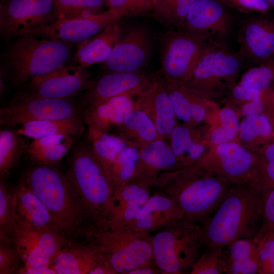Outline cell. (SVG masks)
<instances>
[{"instance_id":"obj_31","label":"cell","mask_w":274,"mask_h":274,"mask_svg":"<svg viewBox=\"0 0 274 274\" xmlns=\"http://www.w3.org/2000/svg\"><path fill=\"white\" fill-rule=\"evenodd\" d=\"M85 127L82 116L68 119L36 121L22 124L16 132L34 139L56 134L79 135L82 134Z\"/></svg>"},{"instance_id":"obj_38","label":"cell","mask_w":274,"mask_h":274,"mask_svg":"<svg viewBox=\"0 0 274 274\" xmlns=\"http://www.w3.org/2000/svg\"><path fill=\"white\" fill-rule=\"evenodd\" d=\"M274 82V58L248 70L242 77L239 84L261 90L270 89Z\"/></svg>"},{"instance_id":"obj_35","label":"cell","mask_w":274,"mask_h":274,"mask_svg":"<svg viewBox=\"0 0 274 274\" xmlns=\"http://www.w3.org/2000/svg\"><path fill=\"white\" fill-rule=\"evenodd\" d=\"M249 183L260 192L263 202L274 189V143L265 151L264 160H256Z\"/></svg>"},{"instance_id":"obj_20","label":"cell","mask_w":274,"mask_h":274,"mask_svg":"<svg viewBox=\"0 0 274 274\" xmlns=\"http://www.w3.org/2000/svg\"><path fill=\"white\" fill-rule=\"evenodd\" d=\"M182 26L210 37L224 38L230 32L231 19L220 0H195Z\"/></svg>"},{"instance_id":"obj_51","label":"cell","mask_w":274,"mask_h":274,"mask_svg":"<svg viewBox=\"0 0 274 274\" xmlns=\"http://www.w3.org/2000/svg\"><path fill=\"white\" fill-rule=\"evenodd\" d=\"M180 0H161L153 7V15L156 20L166 13Z\"/></svg>"},{"instance_id":"obj_41","label":"cell","mask_w":274,"mask_h":274,"mask_svg":"<svg viewBox=\"0 0 274 274\" xmlns=\"http://www.w3.org/2000/svg\"><path fill=\"white\" fill-rule=\"evenodd\" d=\"M256 248L258 273L274 274V232L253 238Z\"/></svg>"},{"instance_id":"obj_29","label":"cell","mask_w":274,"mask_h":274,"mask_svg":"<svg viewBox=\"0 0 274 274\" xmlns=\"http://www.w3.org/2000/svg\"><path fill=\"white\" fill-rule=\"evenodd\" d=\"M226 248L225 273H258L256 248L253 238H240Z\"/></svg>"},{"instance_id":"obj_32","label":"cell","mask_w":274,"mask_h":274,"mask_svg":"<svg viewBox=\"0 0 274 274\" xmlns=\"http://www.w3.org/2000/svg\"><path fill=\"white\" fill-rule=\"evenodd\" d=\"M167 141L178 162L182 166L193 164L203 156L204 146L195 138L188 125H177Z\"/></svg>"},{"instance_id":"obj_7","label":"cell","mask_w":274,"mask_h":274,"mask_svg":"<svg viewBox=\"0 0 274 274\" xmlns=\"http://www.w3.org/2000/svg\"><path fill=\"white\" fill-rule=\"evenodd\" d=\"M84 231L118 274H127L153 258L150 235L128 226L89 224Z\"/></svg>"},{"instance_id":"obj_40","label":"cell","mask_w":274,"mask_h":274,"mask_svg":"<svg viewBox=\"0 0 274 274\" xmlns=\"http://www.w3.org/2000/svg\"><path fill=\"white\" fill-rule=\"evenodd\" d=\"M239 136L245 142H250L257 137L267 138L271 133V126L263 115L246 116L239 124Z\"/></svg>"},{"instance_id":"obj_34","label":"cell","mask_w":274,"mask_h":274,"mask_svg":"<svg viewBox=\"0 0 274 274\" xmlns=\"http://www.w3.org/2000/svg\"><path fill=\"white\" fill-rule=\"evenodd\" d=\"M87 138L107 173L113 160L127 145L117 135L108 132L88 130Z\"/></svg>"},{"instance_id":"obj_25","label":"cell","mask_w":274,"mask_h":274,"mask_svg":"<svg viewBox=\"0 0 274 274\" xmlns=\"http://www.w3.org/2000/svg\"><path fill=\"white\" fill-rule=\"evenodd\" d=\"M14 199L16 221L60 233L48 210L24 179L19 182L14 191Z\"/></svg>"},{"instance_id":"obj_16","label":"cell","mask_w":274,"mask_h":274,"mask_svg":"<svg viewBox=\"0 0 274 274\" xmlns=\"http://www.w3.org/2000/svg\"><path fill=\"white\" fill-rule=\"evenodd\" d=\"M155 79L142 72L108 73L91 82L85 102L88 107L120 95L137 96L150 87Z\"/></svg>"},{"instance_id":"obj_52","label":"cell","mask_w":274,"mask_h":274,"mask_svg":"<svg viewBox=\"0 0 274 274\" xmlns=\"http://www.w3.org/2000/svg\"><path fill=\"white\" fill-rule=\"evenodd\" d=\"M262 98L247 102L244 105L241 109L242 114L245 116H249L260 114L263 110Z\"/></svg>"},{"instance_id":"obj_46","label":"cell","mask_w":274,"mask_h":274,"mask_svg":"<svg viewBox=\"0 0 274 274\" xmlns=\"http://www.w3.org/2000/svg\"><path fill=\"white\" fill-rule=\"evenodd\" d=\"M261 225L257 235L274 232V189L267 195L263 202Z\"/></svg>"},{"instance_id":"obj_2","label":"cell","mask_w":274,"mask_h":274,"mask_svg":"<svg viewBox=\"0 0 274 274\" xmlns=\"http://www.w3.org/2000/svg\"><path fill=\"white\" fill-rule=\"evenodd\" d=\"M263 200L250 183L234 185L214 213L200 224L203 246L224 248L240 238H252L259 230Z\"/></svg>"},{"instance_id":"obj_55","label":"cell","mask_w":274,"mask_h":274,"mask_svg":"<svg viewBox=\"0 0 274 274\" xmlns=\"http://www.w3.org/2000/svg\"><path fill=\"white\" fill-rule=\"evenodd\" d=\"M271 7H274V0H266Z\"/></svg>"},{"instance_id":"obj_15","label":"cell","mask_w":274,"mask_h":274,"mask_svg":"<svg viewBox=\"0 0 274 274\" xmlns=\"http://www.w3.org/2000/svg\"><path fill=\"white\" fill-rule=\"evenodd\" d=\"M152 49V40L144 28H131L119 41L109 59L104 62L108 73L141 72L148 61Z\"/></svg>"},{"instance_id":"obj_6","label":"cell","mask_w":274,"mask_h":274,"mask_svg":"<svg viewBox=\"0 0 274 274\" xmlns=\"http://www.w3.org/2000/svg\"><path fill=\"white\" fill-rule=\"evenodd\" d=\"M153 258L164 274L190 270L203 246L200 224L185 217L150 235Z\"/></svg>"},{"instance_id":"obj_48","label":"cell","mask_w":274,"mask_h":274,"mask_svg":"<svg viewBox=\"0 0 274 274\" xmlns=\"http://www.w3.org/2000/svg\"><path fill=\"white\" fill-rule=\"evenodd\" d=\"M230 6L244 13L257 11L263 13L271 7L266 0H233Z\"/></svg>"},{"instance_id":"obj_36","label":"cell","mask_w":274,"mask_h":274,"mask_svg":"<svg viewBox=\"0 0 274 274\" xmlns=\"http://www.w3.org/2000/svg\"><path fill=\"white\" fill-rule=\"evenodd\" d=\"M58 20L99 13L105 0H53Z\"/></svg>"},{"instance_id":"obj_17","label":"cell","mask_w":274,"mask_h":274,"mask_svg":"<svg viewBox=\"0 0 274 274\" xmlns=\"http://www.w3.org/2000/svg\"><path fill=\"white\" fill-rule=\"evenodd\" d=\"M238 51L243 59L263 62L274 54V18H251L242 25L238 32Z\"/></svg>"},{"instance_id":"obj_24","label":"cell","mask_w":274,"mask_h":274,"mask_svg":"<svg viewBox=\"0 0 274 274\" xmlns=\"http://www.w3.org/2000/svg\"><path fill=\"white\" fill-rule=\"evenodd\" d=\"M135 108L132 96L122 95L87 107L83 117L88 130L108 132L120 125Z\"/></svg>"},{"instance_id":"obj_1","label":"cell","mask_w":274,"mask_h":274,"mask_svg":"<svg viewBox=\"0 0 274 274\" xmlns=\"http://www.w3.org/2000/svg\"><path fill=\"white\" fill-rule=\"evenodd\" d=\"M230 185L195 162L164 173L154 189L171 198L184 217L201 224L219 207Z\"/></svg>"},{"instance_id":"obj_53","label":"cell","mask_w":274,"mask_h":274,"mask_svg":"<svg viewBox=\"0 0 274 274\" xmlns=\"http://www.w3.org/2000/svg\"><path fill=\"white\" fill-rule=\"evenodd\" d=\"M23 274H57L52 264L40 266H24L18 271Z\"/></svg>"},{"instance_id":"obj_3","label":"cell","mask_w":274,"mask_h":274,"mask_svg":"<svg viewBox=\"0 0 274 274\" xmlns=\"http://www.w3.org/2000/svg\"><path fill=\"white\" fill-rule=\"evenodd\" d=\"M67 178L86 220L96 225L106 224L114 189L92 147L74 152Z\"/></svg>"},{"instance_id":"obj_21","label":"cell","mask_w":274,"mask_h":274,"mask_svg":"<svg viewBox=\"0 0 274 274\" xmlns=\"http://www.w3.org/2000/svg\"><path fill=\"white\" fill-rule=\"evenodd\" d=\"M136 107L148 115L160 139L167 140L177 124V117L169 96L157 78L147 90L137 95Z\"/></svg>"},{"instance_id":"obj_4","label":"cell","mask_w":274,"mask_h":274,"mask_svg":"<svg viewBox=\"0 0 274 274\" xmlns=\"http://www.w3.org/2000/svg\"><path fill=\"white\" fill-rule=\"evenodd\" d=\"M73 43L30 34L23 35L15 38L4 54V67L17 83L29 82L66 65Z\"/></svg>"},{"instance_id":"obj_49","label":"cell","mask_w":274,"mask_h":274,"mask_svg":"<svg viewBox=\"0 0 274 274\" xmlns=\"http://www.w3.org/2000/svg\"><path fill=\"white\" fill-rule=\"evenodd\" d=\"M14 250L3 244L0 246V273H12L15 264Z\"/></svg>"},{"instance_id":"obj_28","label":"cell","mask_w":274,"mask_h":274,"mask_svg":"<svg viewBox=\"0 0 274 274\" xmlns=\"http://www.w3.org/2000/svg\"><path fill=\"white\" fill-rule=\"evenodd\" d=\"M115 129V134L139 150L159 139L153 122L145 112L136 107Z\"/></svg>"},{"instance_id":"obj_42","label":"cell","mask_w":274,"mask_h":274,"mask_svg":"<svg viewBox=\"0 0 274 274\" xmlns=\"http://www.w3.org/2000/svg\"><path fill=\"white\" fill-rule=\"evenodd\" d=\"M221 125L211 133L210 139L215 145L229 142L234 139L239 128L235 112L231 109H222L219 115Z\"/></svg>"},{"instance_id":"obj_27","label":"cell","mask_w":274,"mask_h":274,"mask_svg":"<svg viewBox=\"0 0 274 274\" xmlns=\"http://www.w3.org/2000/svg\"><path fill=\"white\" fill-rule=\"evenodd\" d=\"M104 259L97 248L89 242L63 248L52 264L57 274H89Z\"/></svg>"},{"instance_id":"obj_22","label":"cell","mask_w":274,"mask_h":274,"mask_svg":"<svg viewBox=\"0 0 274 274\" xmlns=\"http://www.w3.org/2000/svg\"><path fill=\"white\" fill-rule=\"evenodd\" d=\"M176 203L156 191L145 202L134 220L127 226L136 232L151 235L183 218Z\"/></svg>"},{"instance_id":"obj_13","label":"cell","mask_w":274,"mask_h":274,"mask_svg":"<svg viewBox=\"0 0 274 274\" xmlns=\"http://www.w3.org/2000/svg\"><path fill=\"white\" fill-rule=\"evenodd\" d=\"M124 17L126 16L121 12L109 9L89 16L59 19L52 24L30 30L24 35L80 43L117 23Z\"/></svg>"},{"instance_id":"obj_9","label":"cell","mask_w":274,"mask_h":274,"mask_svg":"<svg viewBox=\"0 0 274 274\" xmlns=\"http://www.w3.org/2000/svg\"><path fill=\"white\" fill-rule=\"evenodd\" d=\"M243 58L223 44L210 39L185 85L202 95L213 93L237 75Z\"/></svg>"},{"instance_id":"obj_30","label":"cell","mask_w":274,"mask_h":274,"mask_svg":"<svg viewBox=\"0 0 274 274\" xmlns=\"http://www.w3.org/2000/svg\"><path fill=\"white\" fill-rule=\"evenodd\" d=\"M73 143L70 135L56 134L34 139L27 149L30 159L39 165H48L60 160Z\"/></svg>"},{"instance_id":"obj_14","label":"cell","mask_w":274,"mask_h":274,"mask_svg":"<svg viewBox=\"0 0 274 274\" xmlns=\"http://www.w3.org/2000/svg\"><path fill=\"white\" fill-rule=\"evenodd\" d=\"M215 154L203 156L196 162L234 185L249 183L256 159L249 151L229 142L218 145Z\"/></svg>"},{"instance_id":"obj_54","label":"cell","mask_w":274,"mask_h":274,"mask_svg":"<svg viewBox=\"0 0 274 274\" xmlns=\"http://www.w3.org/2000/svg\"><path fill=\"white\" fill-rule=\"evenodd\" d=\"M89 274H118L107 259H104L94 267Z\"/></svg>"},{"instance_id":"obj_56","label":"cell","mask_w":274,"mask_h":274,"mask_svg":"<svg viewBox=\"0 0 274 274\" xmlns=\"http://www.w3.org/2000/svg\"><path fill=\"white\" fill-rule=\"evenodd\" d=\"M272 57H273L274 58V54L273 55V56Z\"/></svg>"},{"instance_id":"obj_43","label":"cell","mask_w":274,"mask_h":274,"mask_svg":"<svg viewBox=\"0 0 274 274\" xmlns=\"http://www.w3.org/2000/svg\"><path fill=\"white\" fill-rule=\"evenodd\" d=\"M15 223L13 193L10 192L1 181L0 185L1 233L6 238H10Z\"/></svg>"},{"instance_id":"obj_5","label":"cell","mask_w":274,"mask_h":274,"mask_svg":"<svg viewBox=\"0 0 274 274\" xmlns=\"http://www.w3.org/2000/svg\"><path fill=\"white\" fill-rule=\"evenodd\" d=\"M50 212L58 231L71 232L86 220L67 176L40 165L29 170L24 179Z\"/></svg>"},{"instance_id":"obj_45","label":"cell","mask_w":274,"mask_h":274,"mask_svg":"<svg viewBox=\"0 0 274 274\" xmlns=\"http://www.w3.org/2000/svg\"><path fill=\"white\" fill-rule=\"evenodd\" d=\"M195 1L180 0L156 21L164 26L180 27L185 21L190 6Z\"/></svg>"},{"instance_id":"obj_26","label":"cell","mask_w":274,"mask_h":274,"mask_svg":"<svg viewBox=\"0 0 274 274\" xmlns=\"http://www.w3.org/2000/svg\"><path fill=\"white\" fill-rule=\"evenodd\" d=\"M121 37V29L111 25L95 35L78 43L74 55V62L87 67L105 62L111 56Z\"/></svg>"},{"instance_id":"obj_50","label":"cell","mask_w":274,"mask_h":274,"mask_svg":"<svg viewBox=\"0 0 274 274\" xmlns=\"http://www.w3.org/2000/svg\"><path fill=\"white\" fill-rule=\"evenodd\" d=\"M162 273L154 258L130 270L127 274H159Z\"/></svg>"},{"instance_id":"obj_23","label":"cell","mask_w":274,"mask_h":274,"mask_svg":"<svg viewBox=\"0 0 274 274\" xmlns=\"http://www.w3.org/2000/svg\"><path fill=\"white\" fill-rule=\"evenodd\" d=\"M11 240L22 260L29 254L43 252L54 261L64 245V239L59 233L25 225L16 221Z\"/></svg>"},{"instance_id":"obj_11","label":"cell","mask_w":274,"mask_h":274,"mask_svg":"<svg viewBox=\"0 0 274 274\" xmlns=\"http://www.w3.org/2000/svg\"><path fill=\"white\" fill-rule=\"evenodd\" d=\"M58 20L53 0H7L1 6V36L9 42Z\"/></svg>"},{"instance_id":"obj_19","label":"cell","mask_w":274,"mask_h":274,"mask_svg":"<svg viewBox=\"0 0 274 274\" xmlns=\"http://www.w3.org/2000/svg\"><path fill=\"white\" fill-rule=\"evenodd\" d=\"M153 189L133 181L114 189L107 208L106 224L113 226L128 225L151 196Z\"/></svg>"},{"instance_id":"obj_10","label":"cell","mask_w":274,"mask_h":274,"mask_svg":"<svg viewBox=\"0 0 274 274\" xmlns=\"http://www.w3.org/2000/svg\"><path fill=\"white\" fill-rule=\"evenodd\" d=\"M81 107L70 99L39 97L21 93L17 100L0 110V123L13 126L36 121L83 116Z\"/></svg>"},{"instance_id":"obj_39","label":"cell","mask_w":274,"mask_h":274,"mask_svg":"<svg viewBox=\"0 0 274 274\" xmlns=\"http://www.w3.org/2000/svg\"><path fill=\"white\" fill-rule=\"evenodd\" d=\"M17 132L8 130L0 132V174H6L18 155L21 140Z\"/></svg>"},{"instance_id":"obj_47","label":"cell","mask_w":274,"mask_h":274,"mask_svg":"<svg viewBox=\"0 0 274 274\" xmlns=\"http://www.w3.org/2000/svg\"><path fill=\"white\" fill-rule=\"evenodd\" d=\"M267 90H261L238 84L233 87L231 93L235 99L249 102L262 98Z\"/></svg>"},{"instance_id":"obj_33","label":"cell","mask_w":274,"mask_h":274,"mask_svg":"<svg viewBox=\"0 0 274 274\" xmlns=\"http://www.w3.org/2000/svg\"><path fill=\"white\" fill-rule=\"evenodd\" d=\"M139 149L127 145L113 160L107 174L114 189L121 187L131 180L139 161Z\"/></svg>"},{"instance_id":"obj_37","label":"cell","mask_w":274,"mask_h":274,"mask_svg":"<svg viewBox=\"0 0 274 274\" xmlns=\"http://www.w3.org/2000/svg\"><path fill=\"white\" fill-rule=\"evenodd\" d=\"M226 266L225 248L209 249L199 256L190 269V273H225Z\"/></svg>"},{"instance_id":"obj_44","label":"cell","mask_w":274,"mask_h":274,"mask_svg":"<svg viewBox=\"0 0 274 274\" xmlns=\"http://www.w3.org/2000/svg\"><path fill=\"white\" fill-rule=\"evenodd\" d=\"M109 9L118 10L126 17L144 15L153 9L151 0H105Z\"/></svg>"},{"instance_id":"obj_8","label":"cell","mask_w":274,"mask_h":274,"mask_svg":"<svg viewBox=\"0 0 274 274\" xmlns=\"http://www.w3.org/2000/svg\"><path fill=\"white\" fill-rule=\"evenodd\" d=\"M209 36L183 26L161 38L159 79L185 84L190 79Z\"/></svg>"},{"instance_id":"obj_18","label":"cell","mask_w":274,"mask_h":274,"mask_svg":"<svg viewBox=\"0 0 274 274\" xmlns=\"http://www.w3.org/2000/svg\"><path fill=\"white\" fill-rule=\"evenodd\" d=\"M182 166L168 141L159 138L140 150L139 161L131 181L145 184L154 189L162 174Z\"/></svg>"},{"instance_id":"obj_12","label":"cell","mask_w":274,"mask_h":274,"mask_svg":"<svg viewBox=\"0 0 274 274\" xmlns=\"http://www.w3.org/2000/svg\"><path fill=\"white\" fill-rule=\"evenodd\" d=\"M90 76L86 67L74 62L32 78L23 92L39 97L70 99L89 88Z\"/></svg>"}]
</instances>
